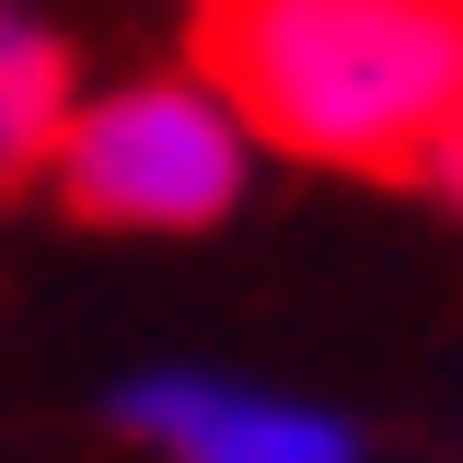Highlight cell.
<instances>
[{
  "label": "cell",
  "instance_id": "obj_1",
  "mask_svg": "<svg viewBox=\"0 0 463 463\" xmlns=\"http://www.w3.org/2000/svg\"><path fill=\"white\" fill-rule=\"evenodd\" d=\"M197 58L255 139L336 174H429L463 93V0H197Z\"/></svg>",
  "mask_w": 463,
  "mask_h": 463
},
{
  "label": "cell",
  "instance_id": "obj_4",
  "mask_svg": "<svg viewBox=\"0 0 463 463\" xmlns=\"http://www.w3.org/2000/svg\"><path fill=\"white\" fill-rule=\"evenodd\" d=\"M70 116H81V70H70V47H58L35 12L0 0V185L47 174L58 139H70Z\"/></svg>",
  "mask_w": 463,
  "mask_h": 463
},
{
  "label": "cell",
  "instance_id": "obj_3",
  "mask_svg": "<svg viewBox=\"0 0 463 463\" xmlns=\"http://www.w3.org/2000/svg\"><path fill=\"white\" fill-rule=\"evenodd\" d=\"M116 417L174 463H359V429L301 394H255L221 371H139Z\"/></svg>",
  "mask_w": 463,
  "mask_h": 463
},
{
  "label": "cell",
  "instance_id": "obj_2",
  "mask_svg": "<svg viewBox=\"0 0 463 463\" xmlns=\"http://www.w3.org/2000/svg\"><path fill=\"white\" fill-rule=\"evenodd\" d=\"M243 116L232 93L197 70V81H116L70 116L58 139V197L81 221L116 232H209L243 197Z\"/></svg>",
  "mask_w": 463,
  "mask_h": 463
},
{
  "label": "cell",
  "instance_id": "obj_5",
  "mask_svg": "<svg viewBox=\"0 0 463 463\" xmlns=\"http://www.w3.org/2000/svg\"><path fill=\"white\" fill-rule=\"evenodd\" d=\"M429 174H440V197L463 209V93H452V116H440V139H429Z\"/></svg>",
  "mask_w": 463,
  "mask_h": 463
}]
</instances>
